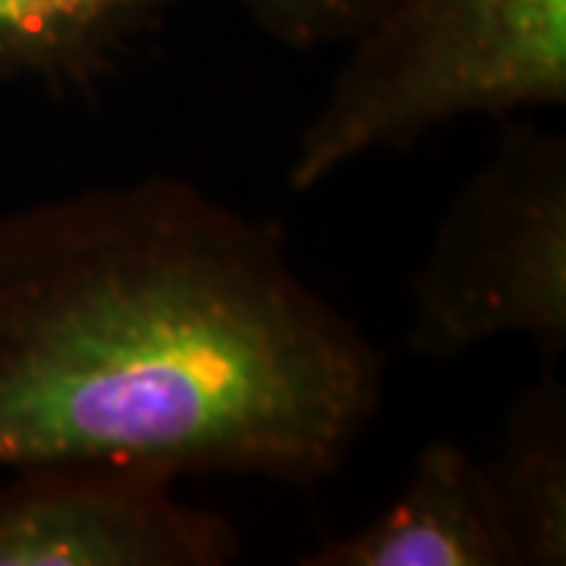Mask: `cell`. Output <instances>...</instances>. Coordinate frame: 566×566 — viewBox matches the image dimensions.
<instances>
[{"label": "cell", "mask_w": 566, "mask_h": 566, "mask_svg": "<svg viewBox=\"0 0 566 566\" xmlns=\"http://www.w3.org/2000/svg\"><path fill=\"white\" fill-rule=\"evenodd\" d=\"M381 356L271 223L145 177L0 214V469L133 463L312 485Z\"/></svg>", "instance_id": "cell-1"}, {"label": "cell", "mask_w": 566, "mask_h": 566, "mask_svg": "<svg viewBox=\"0 0 566 566\" xmlns=\"http://www.w3.org/2000/svg\"><path fill=\"white\" fill-rule=\"evenodd\" d=\"M566 102V0H390L353 39L293 155L312 189L375 148L472 114Z\"/></svg>", "instance_id": "cell-2"}, {"label": "cell", "mask_w": 566, "mask_h": 566, "mask_svg": "<svg viewBox=\"0 0 566 566\" xmlns=\"http://www.w3.org/2000/svg\"><path fill=\"white\" fill-rule=\"evenodd\" d=\"M497 337L566 340V151L535 129L465 182L416 277V353L453 359Z\"/></svg>", "instance_id": "cell-3"}, {"label": "cell", "mask_w": 566, "mask_h": 566, "mask_svg": "<svg viewBox=\"0 0 566 566\" xmlns=\"http://www.w3.org/2000/svg\"><path fill=\"white\" fill-rule=\"evenodd\" d=\"M0 485V566H223L233 526L177 497L167 469L41 463Z\"/></svg>", "instance_id": "cell-4"}, {"label": "cell", "mask_w": 566, "mask_h": 566, "mask_svg": "<svg viewBox=\"0 0 566 566\" xmlns=\"http://www.w3.org/2000/svg\"><path fill=\"white\" fill-rule=\"evenodd\" d=\"M305 566H513L485 463L450 441L416 457L403 491L356 532L300 557Z\"/></svg>", "instance_id": "cell-5"}, {"label": "cell", "mask_w": 566, "mask_h": 566, "mask_svg": "<svg viewBox=\"0 0 566 566\" xmlns=\"http://www.w3.org/2000/svg\"><path fill=\"white\" fill-rule=\"evenodd\" d=\"M485 475L513 566L564 564L566 424L564 394L551 378L513 403L501 450L485 463Z\"/></svg>", "instance_id": "cell-6"}, {"label": "cell", "mask_w": 566, "mask_h": 566, "mask_svg": "<svg viewBox=\"0 0 566 566\" xmlns=\"http://www.w3.org/2000/svg\"><path fill=\"white\" fill-rule=\"evenodd\" d=\"M174 0H0V85H88Z\"/></svg>", "instance_id": "cell-7"}, {"label": "cell", "mask_w": 566, "mask_h": 566, "mask_svg": "<svg viewBox=\"0 0 566 566\" xmlns=\"http://www.w3.org/2000/svg\"><path fill=\"white\" fill-rule=\"evenodd\" d=\"M271 39L290 48L353 41L387 10L390 0H240Z\"/></svg>", "instance_id": "cell-8"}]
</instances>
